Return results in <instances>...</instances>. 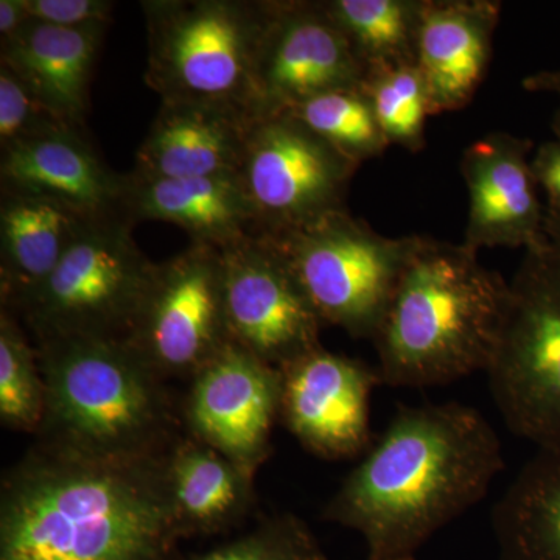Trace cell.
Masks as SVG:
<instances>
[{
	"label": "cell",
	"instance_id": "cell-1",
	"mask_svg": "<svg viewBox=\"0 0 560 560\" xmlns=\"http://www.w3.org/2000/svg\"><path fill=\"white\" fill-rule=\"evenodd\" d=\"M164 460L36 441L2 480L0 560H183Z\"/></svg>",
	"mask_w": 560,
	"mask_h": 560
},
{
	"label": "cell",
	"instance_id": "cell-2",
	"mask_svg": "<svg viewBox=\"0 0 560 560\" xmlns=\"http://www.w3.org/2000/svg\"><path fill=\"white\" fill-rule=\"evenodd\" d=\"M503 467L499 436L474 408L407 405L342 480L323 517L360 533L368 560H418L434 533L485 499Z\"/></svg>",
	"mask_w": 560,
	"mask_h": 560
},
{
	"label": "cell",
	"instance_id": "cell-3",
	"mask_svg": "<svg viewBox=\"0 0 560 560\" xmlns=\"http://www.w3.org/2000/svg\"><path fill=\"white\" fill-rule=\"evenodd\" d=\"M511 289L469 246L418 237L377 334L382 383L445 385L488 371Z\"/></svg>",
	"mask_w": 560,
	"mask_h": 560
},
{
	"label": "cell",
	"instance_id": "cell-4",
	"mask_svg": "<svg viewBox=\"0 0 560 560\" xmlns=\"http://www.w3.org/2000/svg\"><path fill=\"white\" fill-rule=\"evenodd\" d=\"M46 410L38 441L113 459L160 458L178 441L164 378L127 338L36 340Z\"/></svg>",
	"mask_w": 560,
	"mask_h": 560
},
{
	"label": "cell",
	"instance_id": "cell-5",
	"mask_svg": "<svg viewBox=\"0 0 560 560\" xmlns=\"http://www.w3.org/2000/svg\"><path fill=\"white\" fill-rule=\"evenodd\" d=\"M142 11L145 83L162 102L219 103L257 116L256 69L271 2L147 0Z\"/></svg>",
	"mask_w": 560,
	"mask_h": 560
},
{
	"label": "cell",
	"instance_id": "cell-6",
	"mask_svg": "<svg viewBox=\"0 0 560 560\" xmlns=\"http://www.w3.org/2000/svg\"><path fill=\"white\" fill-rule=\"evenodd\" d=\"M264 235L289 261L324 324L374 338L388 311L415 237L389 238L348 210Z\"/></svg>",
	"mask_w": 560,
	"mask_h": 560
},
{
	"label": "cell",
	"instance_id": "cell-7",
	"mask_svg": "<svg viewBox=\"0 0 560 560\" xmlns=\"http://www.w3.org/2000/svg\"><path fill=\"white\" fill-rule=\"evenodd\" d=\"M124 217L88 221L38 293L16 316L33 341L128 338L154 265Z\"/></svg>",
	"mask_w": 560,
	"mask_h": 560
},
{
	"label": "cell",
	"instance_id": "cell-8",
	"mask_svg": "<svg viewBox=\"0 0 560 560\" xmlns=\"http://www.w3.org/2000/svg\"><path fill=\"white\" fill-rule=\"evenodd\" d=\"M510 289L486 371L490 390L512 433L560 453V278L540 254L526 253Z\"/></svg>",
	"mask_w": 560,
	"mask_h": 560
},
{
	"label": "cell",
	"instance_id": "cell-9",
	"mask_svg": "<svg viewBox=\"0 0 560 560\" xmlns=\"http://www.w3.org/2000/svg\"><path fill=\"white\" fill-rule=\"evenodd\" d=\"M359 167L289 110L257 117L246 142L241 179L259 234L293 230L345 209Z\"/></svg>",
	"mask_w": 560,
	"mask_h": 560
},
{
	"label": "cell",
	"instance_id": "cell-10",
	"mask_svg": "<svg viewBox=\"0 0 560 560\" xmlns=\"http://www.w3.org/2000/svg\"><path fill=\"white\" fill-rule=\"evenodd\" d=\"M128 341L164 378H190L228 342L221 254L191 242L154 265Z\"/></svg>",
	"mask_w": 560,
	"mask_h": 560
},
{
	"label": "cell",
	"instance_id": "cell-11",
	"mask_svg": "<svg viewBox=\"0 0 560 560\" xmlns=\"http://www.w3.org/2000/svg\"><path fill=\"white\" fill-rule=\"evenodd\" d=\"M220 254L231 341L278 370L320 348L324 323L267 237L250 235Z\"/></svg>",
	"mask_w": 560,
	"mask_h": 560
},
{
	"label": "cell",
	"instance_id": "cell-12",
	"mask_svg": "<svg viewBox=\"0 0 560 560\" xmlns=\"http://www.w3.org/2000/svg\"><path fill=\"white\" fill-rule=\"evenodd\" d=\"M368 73L324 2H271L256 69L257 116L363 86Z\"/></svg>",
	"mask_w": 560,
	"mask_h": 560
},
{
	"label": "cell",
	"instance_id": "cell-13",
	"mask_svg": "<svg viewBox=\"0 0 560 560\" xmlns=\"http://www.w3.org/2000/svg\"><path fill=\"white\" fill-rule=\"evenodd\" d=\"M280 390L278 368L230 341L190 378L184 404L189 434L257 474L271 455Z\"/></svg>",
	"mask_w": 560,
	"mask_h": 560
},
{
	"label": "cell",
	"instance_id": "cell-14",
	"mask_svg": "<svg viewBox=\"0 0 560 560\" xmlns=\"http://www.w3.org/2000/svg\"><path fill=\"white\" fill-rule=\"evenodd\" d=\"M280 419L302 447L326 459L370 451L371 396L382 378L363 361L320 348L280 368Z\"/></svg>",
	"mask_w": 560,
	"mask_h": 560
},
{
	"label": "cell",
	"instance_id": "cell-15",
	"mask_svg": "<svg viewBox=\"0 0 560 560\" xmlns=\"http://www.w3.org/2000/svg\"><path fill=\"white\" fill-rule=\"evenodd\" d=\"M529 150V140L490 132L464 151L460 173L469 194L464 245L470 249H544L547 209L537 197Z\"/></svg>",
	"mask_w": 560,
	"mask_h": 560
},
{
	"label": "cell",
	"instance_id": "cell-16",
	"mask_svg": "<svg viewBox=\"0 0 560 560\" xmlns=\"http://www.w3.org/2000/svg\"><path fill=\"white\" fill-rule=\"evenodd\" d=\"M0 180L2 191L49 198L88 219L124 217L127 175L110 171L83 131L70 125L2 150Z\"/></svg>",
	"mask_w": 560,
	"mask_h": 560
},
{
	"label": "cell",
	"instance_id": "cell-17",
	"mask_svg": "<svg viewBox=\"0 0 560 560\" xmlns=\"http://www.w3.org/2000/svg\"><path fill=\"white\" fill-rule=\"evenodd\" d=\"M256 119L249 110L219 103L162 102L131 173L142 179L241 175Z\"/></svg>",
	"mask_w": 560,
	"mask_h": 560
},
{
	"label": "cell",
	"instance_id": "cell-18",
	"mask_svg": "<svg viewBox=\"0 0 560 560\" xmlns=\"http://www.w3.org/2000/svg\"><path fill=\"white\" fill-rule=\"evenodd\" d=\"M500 3L423 0L416 66L425 81L430 114L463 108L485 79Z\"/></svg>",
	"mask_w": 560,
	"mask_h": 560
},
{
	"label": "cell",
	"instance_id": "cell-19",
	"mask_svg": "<svg viewBox=\"0 0 560 560\" xmlns=\"http://www.w3.org/2000/svg\"><path fill=\"white\" fill-rule=\"evenodd\" d=\"M124 217L179 226L191 242L224 248L259 234L256 212L241 175L142 179L128 173Z\"/></svg>",
	"mask_w": 560,
	"mask_h": 560
},
{
	"label": "cell",
	"instance_id": "cell-20",
	"mask_svg": "<svg viewBox=\"0 0 560 560\" xmlns=\"http://www.w3.org/2000/svg\"><path fill=\"white\" fill-rule=\"evenodd\" d=\"M106 27L65 28L32 20L2 44L0 65L20 77L55 119L83 130L92 70Z\"/></svg>",
	"mask_w": 560,
	"mask_h": 560
},
{
	"label": "cell",
	"instance_id": "cell-21",
	"mask_svg": "<svg viewBox=\"0 0 560 560\" xmlns=\"http://www.w3.org/2000/svg\"><path fill=\"white\" fill-rule=\"evenodd\" d=\"M77 210L35 195L2 191L0 300L20 315L47 282L88 221Z\"/></svg>",
	"mask_w": 560,
	"mask_h": 560
},
{
	"label": "cell",
	"instance_id": "cell-22",
	"mask_svg": "<svg viewBox=\"0 0 560 560\" xmlns=\"http://www.w3.org/2000/svg\"><path fill=\"white\" fill-rule=\"evenodd\" d=\"M165 480L184 539L241 525L256 504V474L205 442L178 438L165 455Z\"/></svg>",
	"mask_w": 560,
	"mask_h": 560
},
{
	"label": "cell",
	"instance_id": "cell-23",
	"mask_svg": "<svg viewBox=\"0 0 560 560\" xmlns=\"http://www.w3.org/2000/svg\"><path fill=\"white\" fill-rule=\"evenodd\" d=\"M500 560H560V453L539 452L492 512Z\"/></svg>",
	"mask_w": 560,
	"mask_h": 560
},
{
	"label": "cell",
	"instance_id": "cell-24",
	"mask_svg": "<svg viewBox=\"0 0 560 560\" xmlns=\"http://www.w3.org/2000/svg\"><path fill=\"white\" fill-rule=\"evenodd\" d=\"M422 2L330 0L324 2V7L372 70L416 65V35Z\"/></svg>",
	"mask_w": 560,
	"mask_h": 560
},
{
	"label": "cell",
	"instance_id": "cell-25",
	"mask_svg": "<svg viewBox=\"0 0 560 560\" xmlns=\"http://www.w3.org/2000/svg\"><path fill=\"white\" fill-rule=\"evenodd\" d=\"M46 386L38 350L16 316L0 308V420L5 429L38 434Z\"/></svg>",
	"mask_w": 560,
	"mask_h": 560
},
{
	"label": "cell",
	"instance_id": "cell-26",
	"mask_svg": "<svg viewBox=\"0 0 560 560\" xmlns=\"http://www.w3.org/2000/svg\"><path fill=\"white\" fill-rule=\"evenodd\" d=\"M287 110L359 164L389 145L363 86L326 92Z\"/></svg>",
	"mask_w": 560,
	"mask_h": 560
},
{
	"label": "cell",
	"instance_id": "cell-27",
	"mask_svg": "<svg viewBox=\"0 0 560 560\" xmlns=\"http://www.w3.org/2000/svg\"><path fill=\"white\" fill-rule=\"evenodd\" d=\"M363 90L389 143L418 151L430 116L429 94L418 66L400 65L372 69Z\"/></svg>",
	"mask_w": 560,
	"mask_h": 560
},
{
	"label": "cell",
	"instance_id": "cell-28",
	"mask_svg": "<svg viewBox=\"0 0 560 560\" xmlns=\"http://www.w3.org/2000/svg\"><path fill=\"white\" fill-rule=\"evenodd\" d=\"M189 560H329L302 518L283 512L264 518L248 533Z\"/></svg>",
	"mask_w": 560,
	"mask_h": 560
},
{
	"label": "cell",
	"instance_id": "cell-29",
	"mask_svg": "<svg viewBox=\"0 0 560 560\" xmlns=\"http://www.w3.org/2000/svg\"><path fill=\"white\" fill-rule=\"evenodd\" d=\"M66 125L40 105L31 88L9 68L0 65V149Z\"/></svg>",
	"mask_w": 560,
	"mask_h": 560
},
{
	"label": "cell",
	"instance_id": "cell-30",
	"mask_svg": "<svg viewBox=\"0 0 560 560\" xmlns=\"http://www.w3.org/2000/svg\"><path fill=\"white\" fill-rule=\"evenodd\" d=\"M33 21L65 28L108 25L116 3L109 0H24Z\"/></svg>",
	"mask_w": 560,
	"mask_h": 560
},
{
	"label": "cell",
	"instance_id": "cell-31",
	"mask_svg": "<svg viewBox=\"0 0 560 560\" xmlns=\"http://www.w3.org/2000/svg\"><path fill=\"white\" fill-rule=\"evenodd\" d=\"M537 186L547 191L550 210L560 213V142H547L539 147L530 161Z\"/></svg>",
	"mask_w": 560,
	"mask_h": 560
},
{
	"label": "cell",
	"instance_id": "cell-32",
	"mask_svg": "<svg viewBox=\"0 0 560 560\" xmlns=\"http://www.w3.org/2000/svg\"><path fill=\"white\" fill-rule=\"evenodd\" d=\"M32 21L25 10L24 0H0V38L2 44L9 43L20 35L22 28Z\"/></svg>",
	"mask_w": 560,
	"mask_h": 560
},
{
	"label": "cell",
	"instance_id": "cell-33",
	"mask_svg": "<svg viewBox=\"0 0 560 560\" xmlns=\"http://www.w3.org/2000/svg\"><path fill=\"white\" fill-rule=\"evenodd\" d=\"M536 254H540L560 278V213L555 212V210L547 209L545 246L540 253Z\"/></svg>",
	"mask_w": 560,
	"mask_h": 560
},
{
	"label": "cell",
	"instance_id": "cell-34",
	"mask_svg": "<svg viewBox=\"0 0 560 560\" xmlns=\"http://www.w3.org/2000/svg\"><path fill=\"white\" fill-rule=\"evenodd\" d=\"M525 90L533 92H556L560 94V70H548V72L534 73L523 80Z\"/></svg>",
	"mask_w": 560,
	"mask_h": 560
},
{
	"label": "cell",
	"instance_id": "cell-35",
	"mask_svg": "<svg viewBox=\"0 0 560 560\" xmlns=\"http://www.w3.org/2000/svg\"><path fill=\"white\" fill-rule=\"evenodd\" d=\"M552 128H555L556 136H558V140L560 142V110L556 114L555 124H552Z\"/></svg>",
	"mask_w": 560,
	"mask_h": 560
}]
</instances>
